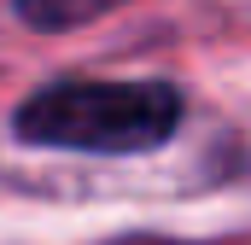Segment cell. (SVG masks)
<instances>
[{"label": "cell", "mask_w": 251, "mask_h": 245, "mask_svg": "<svg viewBox=\"0 0 251 245\" xmlns=\"http://www.w3.org/2000/svg\"><path fill=\"white\" fill-rule=\"evenodd\" d=\"M111 6H123V0H18V18L29 29H76Z\"/></svg>", "instance_id": "cell-2"}, {"label": "cell", "mask_w": 251, "mask_h": 245, "mask_svg": "<svg viewBox=\"0 0 251 245\" xmlns=\"http://www.w3.org/2000/svg\"><path fill=\"white\" fill-rule=\"evenodd\" d=\"M181 94L170 82H53L24 99L18 134L64 152H152L176 134Z\"/></svg>", "instance_id": "cell-1"}]
</instances>
